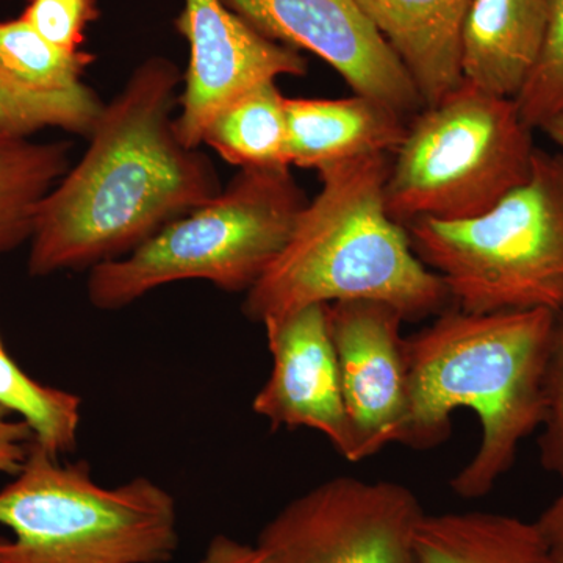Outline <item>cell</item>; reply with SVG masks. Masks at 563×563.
Wrapping results in <instances>:
<instances>
[{"label":"cell","instance_id":"obj_18","mask_svg":"<svg viewBox=\"0 0 563 563\" xmlns=\"http://www.w3.org/2000/svg\"><path fill=\"white\" fill-rule=\"evenodd\" d=\"M69 150L0 135V255L31 242L41 201L70 168Z\"/></svg>","mask_w":563,"mask_h":563},{"label":"cell","instance_id":"obj_7","mask_svg":"<svg viewBox=\"0 0 563 563\" xmlns=\"http://www.w3.org/2000/svg\"><path fill=\"white\" fill-rule=\"evenodd\" d=\"M536 151L514 99L463 80L407 125L385 185L388 214L406 228L487 213L528 181Z\"/></svg>","mask_w":563,"mask_h":563},{"label":"cell","instance_id":"obj_28","mask_svg":"<svg viewBox=\"0 0 563 563\" xmlns=\"http://www.w3.org/2000/svg\"><path fill=\"white\" fill-rule=\"evenodd\" d=\"M3 350H5V347H3L2 340H0V351H3Z\"/></svg>","mask_w":563,"mask_h":563},{"label":"cell","instance_id":"obj_20","mask_svg":"<svg viewBox=\"0 0 563 563\" xmlns=\"http://www.w3.org/2000/svg\"><path fill=\"white\" fill-rule=\"evenodd\" d=\"M0 406L31 428L33 442L62 457L76 450L81 399L74 393L36 383L0 351Z\"/></svg>","mask_w":563,"mask_h":563},{"label":"cell","instance_id":"obj_9","mask_svg":"<svg viewBox=\"0 0 563 563\" xmlns=\"http://www.w3.org/2000/svg\"><path fill=\"white\" fill-rule=\"evenodd\" d=\"M266 38L309 51L355 95L406 114L424 109L420 92L357 0H221Z\"/></svg>","mask_w":563,"mask_h":563},{"label":"cell","instance_id":"obj_22","mask_svg":"<svg viewBox=\"0 0 563 563\" xmlns=\"http://www.w3.org/2000/svg\"><path fill=\"white\" fill-rule=\"evenodd\" d=\"M514 101L532 132H543L563 150V0L550 2L542 52Z\"/></svg>","mask_w":563,"mask_h":563},{"label":"cell","instance_id":"obj_23","mask_svg":"<svg viewBox=\"0 0 563 563\" xmlns=\"http://www.w3.org/2000/svg\"><path fill=\"white\" fill-rule=\"evenodd\" d=\"M20 18L55 46L79 52L99 5L98 0H29Z\"/></svg>","mask_w":563,"mask_h":563},{"label":"cell","instance_id":"obj_15","mask_svg":"<svg viewBox=\"0 0 563 563\" xmlns=\"http://www.w3.org/2000/svg\"><path fill=\"white\" fill-rule=\"evenodd\" d=\"M551 0H473L462 32V76L473 87L515 99L547 36Z\"/></svg>","mask_w":563,"mask_h":563},{"label":"cell","instance_id":"obj_17","mask_svg":"<svg viewBox=\"0 0 563 563\" xmlns=\"http://www.w3.org/2000/svg\"><path fill=\"white\" fill-rule=\"evenodd\" d=\"M202 144L240 169L291 168L287 98L277 81H265L222 109L210 122Z\"/></svg>","mask_w":563,"mask_h":563},{"label":"cell","instance_id":"obj_24","mask_svg":"<svg viewBox=\"0 0 563 563\" xmlns=\"http://www.w3.org/2000/svg\"><path fill=\"white\" fill-rule=\"evenodd\" d=\"M547 412L539 439L540 463L563 483V309L555 317L553 343L548 361Z\"/></svg>","mask_w":563,"mask_h":563},{"label":"cell","instance_id":"obj_21","mask_svg":"<svg viewBox=\"0 0 563 563\" xmlns=\"http://www.w3.org/2000/svg\"><path fill=\"white\" fill-rule=\"evenodd\" d=\"M106 106L91 90L63 98H41L10 84L0 73V135L31 139L43 129H62L76 135L90 136Z\"/></svg>","mask_w":563,"mask_h":563},{"label":"cell","instance_id":"obj_27","mask_svg":"<svg viewBox=\"0 0 563 563\" xmlns=\"http://www.w3.org/2000/svg\"><path fill=\"white\" fill-rule=\"evenodd\" d=\"M563 484V483H562ZM554 563H563V488L536 521Z\"/></svg>","mask_w":563,"mask_h":563},{"label":"cell","instance_id":"obj_3","mask_svg":"<svg viewBox=\"0 0 563 563\" xmlns=\"http://www.w3.org/2000/svg\"><path fill=\"white\" fill-rule=\"evenodd\" d=\"M390 166L387 154H376L320 172V192L246 291L243 312L250 320L263 325L313 303L354 299L390 303L406 321L448 309L442 277L417 257L406 228L388 214Z\"/></svg>","mask_w":563,"mask_h":563},{"label":"cell","instance_id":"obj_6","mask_svg":"<svg viewBox=\"0 0 563 563\" xmlns=\"http://www.w3.org/2000/svg\"><path fill=\"white\" fill-rule=\"evenodd\" d=\"M406 231L463 312L563 309V154L537 150L528 181L487 213Z\"/></svg>","mask_w":563,"mask_h":563},{"label":"cell","instance_id":"obj_16","mask_svg":"<svg viewBox=\"0 0 563 563\" xmlns=\"http://www.w3.org/2000/svg\"><path fill=\"white\" fill-rule=\"evenodd\" d=\"M415 554L417 563H554L536 523L481 510L426 514Z\"/></svg>","mask_w":563,"mask_h":563},{"label":"cell","instance_id":"obj_26","mask_svg":"<svg viewBox=\"0 0 563 563\" xmlns=\"http://www.w3.org/2000/svg\"><path fill=\"white\" fill-rule=\"evenodd\" d=\"M196 563H269L257 544H247L232 537L214 536Z\"/></svg>","mask_w":563,"mask_h":563},{"label":"cell","instance_id":"obj_8","mask_svg":"<svg viewBox=\"0 0 563 563\" xmlns=\"http://www.w3.org/2000/svg\"><path fill=\"white\" fill-rule=\"evenodd\" d=\"M424 515L406 485L335 476L274 515L255 544L269 563H417Z\"/></svg>","mask_w":563,"mask_h":563},{"label":"cell","instance_id":"obj_19","mask_svg":"<svg viewBox=\"0 0 563 563\" xmlns=\"http://www.w3.org/2000/svg\"><path fill=\"white\" fill-rule=\"evenodd\" d=\"M92 62L88 52L55 46L22 18L0 21V73L29 95L63 98L87 90L81 77Z\"/></svg>","mask_w":563,"mask_h":563},{"label":"cell","instance_id":"obj_14","mask_svg":"<svg viewBox=\"0 0 563 563\" xmlns=\"http://www.w3.org/2000/svg\"><path fill=\"white\" fill-rule=\"evenodd\" d=\"M288 155L298 168L322 169L376 154H395L406 136L404 117L365 96L287 98Z\"/></svg>","mask_w":563,"mask_h":563},{"label":"cell","instance_id":"obj_2","mask_svg":"<svg viewBox=\"0 0 563 563\" xmlns=\"http://www.w3.org/2000/svg\"><path fill=\"white\" fill-rule=\"evenodd\" d=\"M555 317L548 309L468 313L446 309L404 336L409 413L399 443L431 450L451 435V418H479L481 444L451 488L481 498L509 473L520 444L542 428Z\"/></svg>","mask_w":563,"mask_h":563},{"label":"cell","instance_id":"obj_25","mask_svg":"<svg viewBox=\"0 0 563 563\" xmlns=\"http://www.w3.org/2000/svg\"><path fill=\"white\" fill-rule=\"evenodd\" d=\"M33 432L22 420H11L0 406V473L16 476L27 459Z\"/></svg>","mask_w":563,"mask_h":563},{"label":"cell","instance_id":"obj_10","mask_svg":"<svg viewBox=\"0 0 563 563\" xmlns=\"http://www.w3.org/2000/svg\"><path fill=\"white\" fill-rule=\"evenodd\" d=\"M176 25L190 46L174 121L185 146L199 150L213 118L244 92L282 76H306L301 52L266 38L221 0H184Z\"/></svg>","mask_w":563,"mask_h":563},{"label":"cell","instance_id":"obj_12","mask_svg":"<svg viewBox=\"0 0 563 563\" xmlns=\"http://www.w3.org/2000/svg\"><path fill=\"white\" fill-rule=\"evenodd\" d=\"M328 306L313 303L263 324L273 368L252 410L273 429L307 428L322 433L336 453L354 462Z\"/></svg>","mask_w":563,"mask_h":563},{"label":"cell","instance_id":"obj_13","mask_svg":"<svg viewBox=\"0 0 563 563\" xmlns=\"http://www.w3.org/2000/svg\"><path fill=\"white\" fill-rule=\"evenodd\" d=\"M420 92L435 106L461 87L462 32L473 0H357Z\"/></svg>","mask_w":563,"mask_h":563},{"label":"cell","instance_id":"obj_5","mask_svg":"<svg viewBox=\"0 0 563 563\" xmlns=\"http://www.w3.org/2000/svg\"><path fill=\"white\" fill-rule=\"evenodd\" d=\"M307 202L290 166L240 169L211 201L124 257L92 266L88 301L99 310H118L180 280L251 290L290 240Z\"/></svg>","mask_w":563,"mask_h":563},{"label":"cell","instance_id":"obj_11","mask_svg":"<svg viewBox=\"0 0 563 563\" xmlns=\"http://www.w3.org/2000/svg\"><path fill=\"white\" fill-rule=\"evenodd\" d=\"M329 328L350 420L354 462L399 443L409 413L404 317L387 302L329 303Z\"/></svg>","mask_w":563,"mask_h":563},{"label":"cell","instance_id":"obj_1","mask_svg":"<svg viewBox=\"0 0 563 563\" xmlns=\"http://www.w3.org/2000/svg\"><path fill=\"white\" fill-rule=\"evenodd\" d=\"M179 68L141 63L106 103L79 162L36 211L27 268L33 277L117 261L220 195L213 163L185 146L174 125Z\"/></svg>","mask_w":563,"mask_h":563},{"label":"cell","instance_id":"obj_4","mask_svg":"<svg viewBox=\"0 0 563 563\" xmlns=\"http://www.w3.org/2000/svg\"><path fill=\"white\" fill-rule=\"evenodd\" d=\"M32 442L21 472L0 490V563H168L179 550L172 493L150 477L118 487L88 462L60 463Z\"/></svg>","mask_w":563,"mask_h":563}]
</instances>
